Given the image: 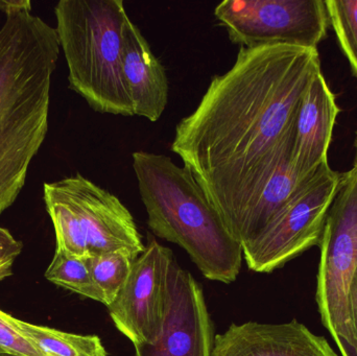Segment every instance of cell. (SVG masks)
<instances>
[{"instance_id":"cell-1","label":"cell","mask_w":357,"mask_h":356,"mask_svg":"<svg viewBox=\"0 0 357 356\" xmlns=\"http://www.w3.org/2000/svg\"><path fill=\"white\" fill-rule=\"evenodd\" d=\"M320 71L318 49L241 47L233 66L212 77L199 106L176 127L172 150L237 242L264 184L293 153L298 109Z\"/></svg>"},{"instance_id":"cell-2","label":"cell","mask_w":357,"mask_h":356,"mask_svg":"<svg viewBox=\"0 0 357 356\" xmlns=\"http://www.w3.org/2000/svg\"><path fill=\"white\" fill-rule=\"evenodd\" d=\"M60 52L56 27L31 10L6 15L0 29V215L22 192L47 135Z\"/></svg>"},{"instance_id":"cell-3","label":"cell","mask_w":357,"mask_h":356,"mask_svg":"<svg viewBox=\"0 0 357 356\" xmlns=\"http://www.w3.org/2000/svg\"><path fill=\"white\" fill-rule=\"evenodd\" d=\"M132 159L151 231L184 249L204 277L234 282L243 247L191 171L165 155L137 150Z\"/></svg>"},{"instance_id":"cell-4","label":"cell","mask_w":357,"mask_h":356,"mask_svg":"<svg viewBox=\"0 0 357 356\" xmlns=\"http://www.w3.org/2000/svg\"><path fill=\"white\" fill-rule=\"evenodd\" d=\"M69 88L96 112L134 116L123 77L126 29L123 0H61L54 6Z\"/></svg>"},{"instance_id":"cell-5","label":"cell","mask_w":357,"mask_h":356,"mask_svg":"<svg viewBox=\"0 0 357 356\" xmlns=\"http://www.w3.org/2000/svg\"><path fill=\"white\" fill-rule=\"evenodd\" d=\"M317 302L342 356H357L348 294L357 269V169L343 173L320 242Z\"/></svg>"},{"instance_id":"cell-6","label":"cell","mask_w":357,"mask_h":356,"mask_svg":"<svg viewBox=\"0 0 357 356\" xmlns=\"http://www.w3.org/2000/svg\"><path fill=\"white\" fill-rule=\"evenodd\" d=\"M342 177L343 173L327 164L304 181L272 222L241 246L248 268L256 273H272L312 247L320 246Z\"/></svg>"},{"instance_id":"cell-7","label":"cell","mask_w":357,"mask_h":356,"mask_svg":"<svg viewBox=\"0 0 357 356\" xmlns=\"http://www.w3.org/2000/svg\"><path fill=\"white\" fill-rule=\"evenodd\" d=\"M214 16L241 47L300 46L318 49L329 19L324 0H225Z\"/></svg>"},{"instance_id":"cell-8","label":"cell","mask_w":357,"mask_h":356,"mask_svg":"<svg viewBox=\"0 0 357 356\" xmlns=\"http://www.w3.org/2000/svg\"><path fill=\"white\" fill-rule=\"evenodd\" d=\"M174 261L171 249L149 234L144 252L134 261L125 286L108 307L115 327L134 346L154 344L160 336Z\"/></svg>"},{"instance_id":"cell-9","label":"cell","mask_w":357,"mask_h":356,"mask_svg":"<svg viewBox=\"0 0 357 356\" xmlns=\"http://www.w3.org/2000/svg\"><path fill=\"white\" fill-rule=\"evenodd\" d=\"M52 183L77 215L89 256L125 252L135 261L144 252L133 215L117 196L81 173Z\"/></svg>"},{"instance_id":"cell-10","label":"cell","mask_w":357,"mask_h":356,"mask_svg":"<svg viewBox=\"0 0 357 356\" xmlns=\"http://www.w3.org/2000/svg\"><path fill=\"white\" fill-rule=\"evenodd\" d=\"M214 339L203 288L174 261L162 332L154 344L135 345V356H212Z\"/></svg>"},{"instance_id":"cell-11","label":"cell","mask_w":357,"mask_h":356,"mask_svg":"<svg viewBox=\"0 0 357 356\" xmlns=\"http://www.w3.org/2000/svg\"><path fill=\"white\" fill-rule=\"evenodd\" d=\"M212 356H339L328 341L297 320L281 324H231L214 339Z\"/></svg>"},{"instance_id":"cell-12","label":"cell","mask_w":357,"mask_h":356,"mask_svg":"<svg viewBox=\"0 0 357 356\" xmlns=\"http://www.w3.org/2000/svg\"><path fill=\"white\" fill-rule=\"evenodd\" d=\"M341 109L322 71L306 88L296 117L293 165L301 180H307L328 164V150Z\"/></svg>"},{"instance_id":"cell-13","label":"cell","mask_w":357,"mask_h":356,"mask_svg":"<svg viewBox=\"0 0 357 356\" xmlns=\"http://www.w3.org/2000/svg\"><path fill=\"white\" fill-rule=\"evenodd\" d=\"M123 68L134 115L152 123L159 121L169 102V79L162 63L132 20L126 29Z\"/></svg>"},{"instance_id":"cell-14","label":"cell","mask_w":357,"mask_h":356,"mask_svg":"<svg viewBox=\"0 0 357 356\" xmlns=\"http://www.w3.org/2000/svg\"><path fill=\"white\" fill-rule=\"evenodd\" d=\"M291 159L293 153L281 160L264 184L257 201L241 226L238 236L241 246L257 236L287 204L300 185L306 181L300 179L296 173Z\"/></svg>"},{"instance_id":"cell-15","label":"cell","mask_w":357,"mask_h":356,"mask_svg":"<svg viewBox=\"0 0 357 356\" xmlns=\"http://www.w3.org/2000/svg\"><path fill=\"white\" fill-rule=\"evenodd\" d=\"M15 324L45 356L108 355L98 336L69 334L45 326L33 325L16 318Z\"/></svg>"},{"instance_id":"cell-16","label":"cell","mask_w":357,"mask_h":356,"mask_svg":"<svg viewBox=\"0 0 357 356\" xmlns=\"http://www.w3.org/2000/svg\"><path fill=\"white\" fill-rule=\"evenodd\" d=\"M45 277L56 286L104 304L102 293L92 278L86 258L73 256L56 249Z\"/></svg>"},{"instance_id":"cell-17","label":"cell","mask_w":357,"mask_h":356,"mask_svg":"<svg viewBox=\"0 0 357 356\" xmlns=\"http://www.w3.org/2000/svg\"><path fill=\"white\" fill-rule=\"evenodd\" d=\"M92 278L104 298L107 307L115 300L125 286L134 259L125 252L88 256L86 258Z\"/></svg>"},{"instance_id":"cell-18","label":"cell","mask_w":357,"mask_h":356,"mask_svg":"<svg viewBox=\"0 0 357 356\" xmlns=\"http://www.w3.org/2000/svg\"><path fill=\"white\" fill-rule=\"evenodd\" d=\"M329 24L357 77V0H325Z\"/></svg>"},{"instance_id":"cell-19","label":"cell","mask_w":357,"mask_h":356,"mask_svg":"<svg viewBox=\"0 0 357 356\" xmlns=\"http://www.w3.org/2000/svg\"><path fill=\"white\" fill-rule=\"evenodd\" d=\"M0 350L13 356H45L19 330L15 318L0 309Z\"/></svg>"},{"instance_id":"cell-20","label":"cell","mask_w":357,"mask_h":356,"mask_svg":"<svg viewBox=\"0 0 357 356\" xmlns=\"http://www.w3.org/2000/svg\"><path fill=\"white\" fill-rule=\"evenodd\" d=\"M23 244L6 228L0 227V261L16 259L22 252Z\"/></svg>"},{"instance_id":"cell-21","label":"cell","mask_w":357,"mask_h":356,"mask_svg":"<svg viewBox=\"0 0 357 356\" xmlns=\"http://www.w3.org/2000/svg\"><path fill=\"white\" fill-rule=\"evenodd\" d=\"M348 317H349L350 327L354 334L357 353V269L354 279L350 284L349 294H348Z\"/></svg>"},{"instance_id":"cell-22","label":"cell","mask_w":357,"mask_h":356,"mask_svg":"<svg viewBox=\"0 0 357 356\" xmlns=\"http://www.w3.org/2000/svg\"><path fill=\"white\" fill-rule=\"evenodd\" d=\"M31 2L29 0H0V12L8 15L12 13L31 10Z\"/></svg>"},{"instance_id":"cell-23","label":"cell","mask_w":357,"mask_h":356,"mask_svg":"<svg viewBox=\"0 0 357 356\" xmlns=\"http://www.w3.org/2000/svg\"><path fill=\"white\" fill-rule=\"evenodd\" d=\"M15 259H6V261H0V281L10 277L12 275L13 265H14Z\"/></svg>"},{"instance_id":"cell-24","label":"cell","mask_w":357,"mask_h":356,"mask_svg":"<svg viewBox=\"0 0 357 356\" xmlns=\"http://www.w3.org/2000/svg\"><path fill=\"white\" fill-rule=\"evenodd\" d=\"M356 164H354V167L357 169V134H356Z\"/></svg>"},{"instance_id":"cell-25","label":"cell","mask_w":357,"mask_h":356,"mask_svg":"<svg viewBox=\"0 0 357 356\" xmlns=\"http://www.w3.org/2000/svg\"><path fill=\"white\" fill-rule=\"evenodd\" d=\"M0 356H13L8 355V353H4V351L0 350Z\"/></svg>"}]
</instances>
